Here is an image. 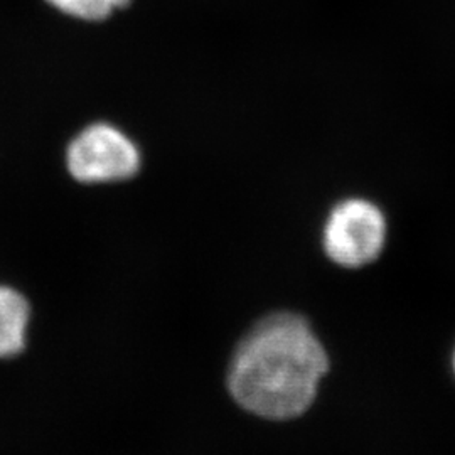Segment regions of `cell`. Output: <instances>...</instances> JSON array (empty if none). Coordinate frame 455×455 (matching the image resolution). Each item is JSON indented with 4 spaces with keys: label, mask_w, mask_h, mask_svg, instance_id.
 <instances>
[{
    "label": "cell",
    "mask_w": 455,
    "mask_h": 455,
    "mask_svg": "<svg viewBox=\"0 0 455 455\" xmlns=\"http://www.w3.org/2000/svg\"><path fill=\"white\" fill-rule=\"evenodd\" d=\"M327 371L324 347L295 314L261 319L238 346L229 368V391L248 411L272 420L304 413Z\"/></svg>",
    "instance_id": "6da1fadb"
},
{
    "label": "cell",
    "mask_w": 455,
    "mask_h": 455,
    "mask_svg": "<svg viewBox=\"0 0 455 455\" xmlns=\"http://www.w3.org/2000/svg\"><path fill=\"white\" fill-rule=\"evenodd\" d=\"M33 310L28 297L0 283V361L19 356L28 346Z\"/></svg>",
    "instance_id": "277c9868"
},
{
    "label": "cell",
    "mask_w": 455,
    "mask_h": 455,
    "mask_svg": "<svg viewBox=\"0 0 455 455\" xmlns=\"http://www.w3.org/2000/svg\"><path fill=\"white\" fill-rule=\"evenodd\" d=\"M46 2L68 16L78 17L83 20L107 19L115 9H122L131 4V0H46Z\"/></svg>",
    "instance_id": "5b68a950"
},
{
    "label": "cell",
    "mask_w": 455,
    "mask_h": 455,
    "mask_svg": "<svg viewBox=\"0 0 455 455\" xmlns=\"http://www.w3.org/2000/svg\"><path fill=\"white\" fill-rule=\"evenodd\" d=\"M454 364H455V359H454Z\"/></svg>",
    "instance_id": "8992f818"
},
{
    "label": "cell",
    "mask_w": 455,
    "mask_h": 455,
    "mask_svg": "<svg viewBox=\"0 0 455 455\" xmlns=\"http://www.w3.org/2000/svg\"><path fill=\"white\" fill-rule=\"evenodd\" d=\"M68 171L80 182L131 180L140 156L129 137L108 124H95L80 132L68 147Z\"/></svg>",
    "instance_id": "7a4b0ae2"
},
{
    "label": "cell",
    "mask_w": 455,
    "mask_h": 455,
    "mask_svg": "<svg viewBox=\"0 0 455 455\" xmlns=\"http://www.w3.org/2000/svg\"><path fill=\"white\" fill-rule=\"evenodd\" d=\"M387 238L381 212L368 201L351 199L339 204L327 220L324 246L329 259L347 268L373 261Z\"/></svg>",
    "instance_id": "3957f363"
}]
</instances>
